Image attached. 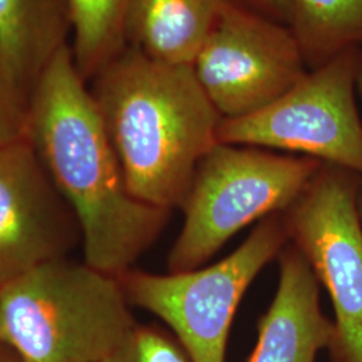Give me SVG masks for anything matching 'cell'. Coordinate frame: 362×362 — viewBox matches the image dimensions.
Wrapping results in <instances>:
<instances>
[{
    "instance_id": "1",
    "label": "cell",
    "mask_w": 362,
    "mask_h": 362,
    "mask_svg": "<svg viewBox=\"0 0 362 362\" xmlns=\"http://www.w3.org/2000/svg\"><path fill=\"white\" fill-rule=\"evenodd\" d=\"M26 139L77 216L83 262L113 276L133 269L163 233L170 211L130 194L70 45L30 93Z\"/></svg>"
},
{
    "instance_id": "2",
    "label": "cell",
    "mask_w": 362,
    "mask_h": 362,
    "mask_svg": "<svg viewBox=\"0 0 362 362\" xmlns=\"http://www.w3.org/2000/svg\"><path fill=\"white\" fill-rule=\"evenodd\" d=\"M89 86L130 194L180 208L199 163L219 144L223 119L192 66L164 65L125 47Z\"/></svg>"
},
{
    "instance_id": "3",
    "label": "cell",
    "mask_w": 362,
    "mask_h": 362,
    "mask_svg": "<svg viewBox=\"0 0 362 362\" xmlns=\"http://www.w3.org/2000/svg\"><path fill=\"white\" fill-rule=\"evenodd\" d=\"M137 324L116 276L59 259L0 286V338L27 362H98Z\"/></svg>"
},
{
    "instance_id": "4",
    "label": "cell",
    "mask_w": 362,
    "mask_h": 362,
    "mask_svg": "<svg viewBox=\"0 0 362 362\" xmlns=\"http://www.w3.org/2000/svg\"><path fill=\"white\" fill-rule=\"evenodd\" d=\"M321 163L308 156L216 144L199 163L181 203L184 221L169 251V272L199 269L251 223L286 212Z\"/></svg>"
},
{
    "instance_id": "5",
    "label": "cell",
    "mask_w": 362,
    "mask_h": 362,
    "mask_svg": "<svg viewBox=\"0 0 362 362\" xmlns=\"http://www.w3.org/2000/svg\"><path fill=\"white\" fill-rule=\"evenodd\" d=\"M287 239L285 219L278 214L262 220L240 246L212 266L168 274L130 269L116 278L130 306L167 325L191 362H226L240 300L281 255Z\"/></svg>"
},
{
    "instance_id": "6",
    "label": "cell",
    "mask_w": 362,
    "mask_h": 362,
    "mask_svg": "<svg viewBox=\"0 0 362 362\" xmlns=\"http://www.w3.org/2000/svg\"><path fill=\"white\" fill-rule=\"evenodd\" d=\"M357 55L358 49L341 52L260 110L223 118L218 141L302 153L362 176Z\"/></svg>"
},
{
    "instance_id": "7",
    "label": "cell",
    "mask_w": 362,
    "mask_h": 362,
    "mask_svg": "<svg viewBox=\"0 0 362 362\" xmlns=\"http://www.w3.org/2000/svg\"><path fill=\"white\" fill-rule=\"evenodd\" d=\"M362 176L321 163L308 188L285 212L288 239L325 286L333 311L334 362H362Z\"/></svg>"
},
{
    "instance_id": "8",
    "label": "cell",
    "mask_w": 362,
    "mask_h": 362,
    "mask_svg": "<svg viewBox=\"0 0 362 362\" xmlns=\"http://www.w3.org/2000/svg\"><path fill=\"white\" fill-rule=\"evenodd\" d=\"M192 70L220 116L236 118L278 100L309 67L290 27L224 1Z\"/></svg>"
},
{
    "instance_id": "9",
    "label": "cell",
    "mask_w": 362,
    "mask_h": 362,
    "mask_svg": "<svg viewBox=\"0 0 362 362\" xmlns=\"http://www.w3.org/2000/svg\"><path fill=\"white\" fill-rule=\"evenodd\" d=\"M82 243L77 216L34 146L0 145V286L66 259Z\"/></svg>"
},
{
    "instance_id": "10",
    "label": "cell",
    "mask_w": 362,
    "mask_h": 362,
    "mask_svg": "<svg viewBox=\"0 0 362 362\" xmlns=\"http://www.w3.org/2000/svg\"><path fill=\"white\" fill-rule=\"evenodd\" d=\"M334 326L320 303V282L297 247L279 255V282L258 324V339L247 362H317L329 349Z\"/></svg>"
},
{
    "instance_id": "11",
    "label": "cell",
    "mask_w": 362,
    "mask_h": 362,
    "mask_svg": "<svg viewBox=\"0 0 362 362\" xmlns=\"http://www.w3.org/2000/svg\"><path fill=\"white\" fill-rule=\"evenodd\" d=\"M226 0H132L125 46L170 66H192Z\"/></svg>"
},
{
    "instance_id": "12",
    "label": "cell",
    "mask_w": 362,
    "mask_h": 362,
    "mask_svg": "<svg viewBox=\"0 0 362 362\" xmlns=\"http://www.w3.org/2000/svg\"><path fill=\"white\" fill-rule=\"evenodd\" d=\"M70 35L67 0H0V67L27 97Z\"/></svg>"
},
{
    "instance_id": "13",
    "label": "cell",
    "mask_w": 362,
    "mask_h": 362,
    "mask_svg": "<svg viewBox=\"0 0 362 362\" xmlns=\"http://www.w3.org/2000/svg\"><path fill=\"white\" fill-rule=\"evenodd\" d=\"M288 27L306 65H324L341 52L362 47V0H287Z\"/></svg>"
},
{
    "instance_id": "14",
    "label": "cell",
    "mask_w": 362,
    "mask_h": 362,
    "mask_svg": "<svg viewBox=\"0 0 362 362\" xmlns=\"http://www.w3.org/2000/svg\"><path fill=\"white\" fill-rule=\"evenodd\" d=\"M132 0H67L71 19L70 49L88 82L125 46L124 23Z\"/></svg>"
},
{
    "instance_id": "15",
    "label": "cell",
    "mask_w": 362,
    "mask_h": 362,
    "mask_svg": "<svg viewBox=\"0 0 362 362\" xmlns=\"http://www.w3.org/2000/svg\"><path fill=\"white\" fill-rule=\"evenodd\" d=\"M98 362H191L173 334L158 326L136 324Z\"/></svg>"
},
{
    "instance_id": "16",
    "label": "cell",
    "mask_w": 362,
    "mask_h": 362,
    "mask_svg": "<svg viewBox=\"0 0 362 362\" xmlns=\"http://www.w3.org/2000/svg\"><path fill=\"white\" fill-rule=\"evenodd\" d=\"M28 97L15 88L0 67V145L26 137Z\"/></svg>"
},
{
    "instance_id": "17",
    "label": "cell",
    "mask_w": 362,
    "mask_h": 362,
    "mask_svg": "<svg viewBox=\"0 0 362 362\" xmlns=\"http://www.w3.org/2000/svg\"><path fill=\"white\" fill-rule=\"evenodd\" d=\"M226 1L288 26L290 10H288L287 0H226Z\"/></svg>"
},
{
    "instance_id": "18",
    "label": "cell",
    "mask_w": 362,
    "mask_h": 362,
    "mask_svg": "<svg viewBox=\"0 0 362 362\" xmlns=\"http://www.w3.org/2000/svg\"><path fill=\"white\" fill-rule=\"evenodd\" d=\"M0 362H27L10 344L0 338Z\"/></svg>"
},
{
    "instance_id": "19",
    "label": "cell",
    "mask_w": 362,
    "mask_h": 362,
    "mask_svg": "<svg viewBox=\"0 0 362 362\" xmlns=\"http://www.w3.org/2000/svg\"><path fill=\"white\" fill-rule=\"evenodd\" d=\"M356 85L357 89L361 93L362 95V47L358 49V55H357V74H356Z\"/></svg>"
},
{
    "instance_id": "20",
    "label": "cell",
    "mask_w": 362,
    "mask_h": 362,
    "mask_svg": "<svg viewBox=\"0 0 362 362\" xmlns=\"http://www.w3.org/2000/svg\"><path fill=\"white\" fill-rule=\"evenodd\" d=\"M358 211H360L362 221V177L361 181H360V188H358Z\"/></svg>"
}]
</instances>
